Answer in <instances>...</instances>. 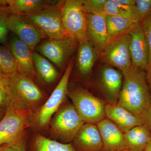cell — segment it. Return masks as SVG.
I'll return each mask as SVG.
<instances>
[{
  "mask_svg": "<svg viewBox=\"0 0 151 151\" xmlns=\"http://www.w3.org/2000/svg\"><path fill=\"white\" fill-rule=\"evenodd\" d=\"M97 126L103 142L102 151H126L124 133L114 123L105 118Z\"/></svg>",
  "mask_w": 151,
  "mask_h": 151,
  "instance_id": "2e32d148",
  "label": "cell"
},
{
  "mask_svg": "<svg viewBox=\"0 0 151 151\" xmlns=\"http://www.w3.org/2000/svg\"><path fill=\"white\" fill-rule=\"evenodd\" d=\"M105 116L117 126L123 133L135 127L143 125L141 118L135 116L118 103H107L105 107Z\"/></svg>",
  "mask_w": 151,
  "mask_h": 151,
  "instance_id": "ac0fdd59",
  "label": "cell"
},
{
  "mask_svg": "<svg viewBox=\"0 0 151 151\" xmlns=\"http://www.w3.org/2000/svg\"><path fill=\"white\" fill-rule=\"evenodd\" d=\"M124 136L125 148L129 151H145L151 140V132L144 125L132 128Z\"/></svg>",
  "mask_w": 151,
  "mask_h": 151,
  "instance_id": "7402d4cb",
  "label": "cell"
},
{
  "mask_svg": "<svg viewBox=\"0 0 151 151\" xmlns=\"http://www.w3.org/2000/svg\"><path fill=\"white\" fill-rule=\"evenodd\" d=\"M36 78L42 84L50 86L55 83L59 73L50 61L36 51L33 52Z\"/></svg>",
  "mask_w": 151,
  "mask_h": 151,
  "instance_id": "44dd1931",
  "label": "cell"
},
{
  "mask_svg": "<svg viewBox=\"0 0 151 151\" xmlns=\"http://www.w3.org/2000/svg\"><path fill=\"white\" fill-rule=\"evenodd\" d=\"M84 124L71 102L66 100L50 119L49 138L63 144L71 143Z\"/></svg>",
  "mask_w": 151,
  "mask_h": 151,
  "instance_id": "7a4b0ae2",
  "label": "cell"
},
{
  "mask_svg": "<svg viewBox=\"0 0 151 151\" xmlns=\"http://www.w3.org/2000/svg\"><path fill=\"white\" fill-rule=\"evenodd\" d=\"M14 103H17L11 92L9 76L0 70V107L6 110Z\"/></svg>",
  "mask_w": 151,
  "mask_h": 151,
  "instance_id": "4316f807",
  "label": "cell"
},
{
  "mask_svg": "<svg viewBox=\"0 0 151 151\" xmlns=\"http://www.w3.org/2000/svg\"><path fill=\"white\" fill-rule=\"evenodd\" d=\"M68 97L85 124H97L106 118V104L82 86L68 83Z\"/></svg>",
  "mask_w": 151,
  "mask_h": 151,
  "instance_id": "8992f818",
  "label": "cell"
},
{
  "mask_svg": "<svg viewBox=\"0 0 151 151\" xmlns=\"http://www.w3.org/2000/svg\"><path fill=\"white\" fill-rule=\"evenodd\" d=\"M107 0H82V9L86 14H105Z\"/></svg>",
  "mask_w": 151,
  "mask_h": 151,
  "instance_id": "83f0119b",
  "label": "cell"
},
{
  "mask_svg": "<svg viewBox=\"0 0 151 151\" xmlns=\"http://www.w3.org/2000/svg\"><path fill=\"white\" fill-rule=\"evenodd\" d=\"M7 25L10 32L27 45L33 51L44 39L32 24L22 16L10 15Z\"/></svg>",
  "mask_w": 151,
  "mask_h": 151,
  "instance_id": "7c38bea8",
  "label": "cell"
},
{
  "mask_svg": "<svg viewBox=\"0 0 151 151\" xmlns=\"http://www.w3.org/2000/svg\"><path fill=\"white\" fill-rule=\"evenodd\" d=\"M7 46L15 58L18 71L35 81L36 76L33 57L34 51L14 34L10 37H9Z\"/></svg>",
  "mask_w": 151,
  "mask_h": 151,
  "instance_id": "5bb4252c",
  "label": "cell"
},
{
  "mask_svg": "<svg viewBox=\"0 0 151 151\" xmlns=\"http://www.w3.org/2000/svg\"><path fill=\"white\" fill-rule=\"evenodd\" d=\"M131 36L124 33L111 40L99 57L105 65H109L127 73L132 67L130 50Z\"/></svg>",
  "mask_w": 151,
  "mask_h": 151,
  "instance_id": "ba28073f",
  "label": "cell"
},
{
  "mask_svg": "<svg viewBox=\"0 0 151 151\" xmlns=\"http://www.w3.org/2000/svg\"><path fill=\"white\" fill-rule=\"evenodd\" d=\"M73 66V60H71L51 95L39 110L33 113L31 127L40 131L48 129L52 117L67 100L69 79Z\"/></svg>",
  "mask_w": 151,
  "mask_h": 151,
  "instance_id": "5b68a950",
  "label": "cell"
},
{
  "mask_svg": "<svg viewBox=\"0 0 151 151\" xmlns=\"http://www.w3.org/2000/svg\"><path fill=\"white\" fill-rule=\"evenodd\" d=\"M0 70L8 76L18 71L15 58L7 45L0 44Z\"/></svg>",
  "mask_w": 151,
  "mask_h": 151,
  "instance_id": "484cf974",
  "label": "cell"
},
{
  "mask_svg": "<svg viewBox=\"0 0 151 151\" xmlns=\"http://www.w3.org/2000/svg\"><path fill=\"white\" fill-rule=\"evenodd\" d=\"M32 115L17 103L8 108L0 122V146L13 142L27 132L31 127Z\"/></svg>",
  "mask_w": 151,
  "mask_h": 151,
  "instance_id": "52a82bcc",
  "label": "cell"
},
{
  "mask_svg": "<svg viewBox=\"0 0 151 151\" xmlns=\"http://www.w3.org/2000/svg\"><path fill=\"white\" fill-rule=\"evenodd\" d=\"M120 4L126 6H136V0H116Z\"/></svg>",
  "mask_w": 151,
  "mask_h": 151,
  "instance_id": "836d02e7",
  "label": "cell"
},
{
  "mask_svg": "<svg viewBox=\"0 0 151 151\" xmlns=\"http://www.w3.org/2000/svg\"><path fill=\"white\" fill-rule=\"evenodd\" d=\"M143 125L151 132V98L150 104L141 117Z\"/></svg>",
  "mask_w": 151,
  "mask_h": 151,
  "instance_id": "d6a6232c",
  "label": "cell"
},
{
  "mask_svg": "<svg viewBox=\"0 0 151 151\" xmlns=\"http://www.w3.org/2000/svg\"><path fill=\"white\" fill-rule=\"evenodd\" d=\"M82 0L64 1L62 7L63 26L79 44L88 42L87 14L82 9Z\"/></svg>",
  "mask_w": 151,
  "mask_h": 151,
  "instance_id": "9c48e42d",
  "label": "cell"
},
{
  "mask_svg": "<svg viewBox=\"0 0 151 151\" xmlns=\"http://www.w3.org/2000/svg\"><path fill=\"white\" fill-rule=\"evenodd\" d=\"M123 74L121 70L105 65L99 70L96 85L107 103H118L122 90Z\"/></svg>",
  "mask_w": 151,
  "mask_h": 151,
  "instance_id": "8fae6325",
  "label": "cell"
},
{
  "mask_svg": "<svg viewBox=\"0 0 151 151\" xmlns=\"http://www.w3.org/2000/svg\"><path fill=\"white\" fill-rule=\"evenodd\" d=\"M136 7L141 22L151 13V0H136Z\"/></svg>",
  "mask_w": 151,
  "mask_h": 151,
  "instance_id": "1f68e13d",
  "label": "cell"
},
{
  "mask_svg": "<svg viewBox=\"0 0 151 151\" xmlns=\"http://www.w3.org/2000/svg\"><path fill=\"white\" fill-rule=\"evenodd\" d=\"M144 35L148 45L149 57L148 66L151 64V13L141 22ZM147 66V67H148Z\"/></svg>",
  "mask_w": 151,
  "mask_h": 151,
  "instance_id": "4dcf8cb0",
  "label": "cell"
},
{
  "mask_svg": "<svg viewBox=\"0 0 151 151\" xmlns=\"http://www.w3.org/2000/svg\"><path fill=\"white\" fill-rule=\"evenodd\" d=\"M128 32L131 36L130 50L132 66L146 70L148 64V45L141 22L132 27Z\"/></svg>",
  "mask_w": 151,
  "mask_h": 151,
  "instance_id": "4fadbf2b",
  "label": "cell"
},
{
  "mask_svg": "<svg viewBox=\"0 0 151 151\" xmlns=\"http://www.w3.org/2000/svg\"><path fill=\"white\" fill-rule=\"evenodd\" d=\"M54 1L46 0H0V10L9 15L26 16L41 11Z\"/></svg>",
  "mask_w": 151,
  "mask_h": 151,
  "instance_id": "d6986e66",
  "label": "cell"
},
{
  "mask_svg": "<svg viewBox=\"0 0 151 151\" xmlns=\"http://www.w3.org/2000/svg\"><path fill=\"white\" fill-rule=\"evenodd\" d=\"M9 15L0 10V44L7 45L8 44L9 30L7 19Z\"/></svg>",
  "mask_w": 151,
  "mask_h": 151,
  "instance_id": "f546056e",
  "label": "cell"
},
{
  "mask_svg": "<svg viewBox=\"0 0 151 151\" xmlns=\"http://www.w3.org/2000/svg\"><path fill=\"white\" fill-rule=\"evenodd\" d=\"M145 71L147 81L150 87L151 94V64L147 67Z\"/></svg>",
  "mask_w": 151,
  "mask_h": 151,
  "instance_id": "e575fe53",
  "label": "cell"
},
{
  "mask_svg": "<svg viewBox=\"0 0 151 151\" xmlns=\"http://www.w3.org/2000/svg\"><path fill=\"white\" fill-rule=\"evenodd\" d=\"M105 14L122 17L137 23L141 22L136 6H126L120 4L116 0H107L105 4Z\"/></svg>",
  "mask_w": 151,
  "mask_h": 151,
  "instance_id": "cb8c5ba5",
  "label": "cell"
},
{
  "mask_svg": "<svg viewBox=\"0 0 151 151\" xmlns=\"http://www.w3.org/2000/svg\"><path fill=\"white\" fill-rule=\"evenodd\" d=\"M63 1H54L37 12L22 16L31 23L44 39H59L70 37L63 24Z\"/></svg>",
  "mask_w": 151,
  "mask_h": 151,
  "instance_id": "277c9868",
  "label": "cell"
},
{
  "mask_svg": "<svg viewBox=\"0 0 151 151\" xmlns=\"http://www.w3.org/2000/svg\"><path fill=\"white\" fill-rule=\"evenodd\" d=\"M9 77L11 92L15 102L33 113L37 112L48 98L46 92L34 80L18 71Z\"/></svg>",
  "mask_w": 151,
  "mask_h": 151,
  "instance_id": "3957f363",
  "label": "cell"
},
{
  "mask_svg": "<svg viewBox=\"0 0 151 151\" xmlns=\"http://www.w3.org/2000/svg\"><path fill=\"white\" fill-rule=\"evenodd\" d=\"M71 144L76 151H102L103 142L97 124H84Z\"/></svg>",
  "mask_w": 151,
  "mask_h": 151,
  "instance_id": "e0dca14e",
  "label": "cell"
},
{
  "mask_svg": "<svg viewBox=\"0 0 151 151\" xmlns=\"http://www.w3.org/2000/svg\"><path fill=\"white\" fill-rule=\"evenodd\" d=\"M123 74V85L117 103L141 118L151 98L146 71L132 66L129 71Z\"/></svg>",
  "mask_w": 151,
  "mask_h": 151,
  "instance_id": "6da1fadb",
  "label": "cell"
},
{
  "mask_svg": "<svg viewBox=\"0 0 151 151\" xmlns=\"http://www.w3.org/2000/svg\"><path fill=\"white\" fill-rule=\"evenodd\" d=\"M105 17V14H87L88 41L99 56L109 42Z\"/></svg>",
  "mask_w": 151,
  "mask_h": 151,
  "instance_id": "9a60e30c",
  "label": "cell"
},
{
  "mask_svg": "<svg viewBox=\"0 0 151 151\" xmlns=\"http://www.w3.org/2000/svg\"><path fill=\"white\" fill-rule=\"evenodd\" d=\"M99 55L89 42L80 44L77 48L76 66L79 75L83 78H88Z\"/></svg>",
  "mask_w": 151,
  "mask_h": 151,
  "instance_id": "ffe728a7",
  "label": "cell"
},
{
  "mask_svg": "<svg viewBox=\"0 0 151 151\" xmlns=\"http://www.w3.org/2000/svg\"><path fill=\"white\" fill-rule=\"evenodd\" d=\"M145 151H151V140L146 147Z\"/></svg>",
  "mask_w": 151,
  "mask_h": 151,
  "instance_id": "8d00e7d4",
  "label": "cell"
},
{
  "mask_svg": "<svg viewBox=\"0 0 151 151\" xmlns=\"http://www.w3.org/2000/svg\"><path fill=\"white\" fill-rule=\"evenodd\" d=\"M27 131L9 144L0 146V151H27Z\"/></svg>",
  "mask_w": 151,
  "mask_h": 151,
  "instance_id": "f1b7e54d",
  "label": "cell"
},
{
  "mask_svg": "<svg viewBox=\"0 0 151 151\" xmlns=\"http://www.w3.org/2000/svg\"><path fill=\"white\" fill-rule=\"evenodd\" d=\"M105 19L109 42L117 36L127 32L132 27L138 23L122 17L108 15H106Z\"/></svg>",
  "mask_w": 151,
  "mask_h": 151,
  "instance_id": "d4e9b609",
  "label": "cell"
},
{
  "mask_svg": "<svg viewBox=\"0 0 151 151\" xmlns=\"http://www.w3.org/2000/svg\"><path fill=\"white\" fill-rule=\"evenodd\" d=\"M79 45L73 38L59 39H46L40 42L35 48L36 52L63 69Z\"/></svg>",
  "mask_w": 151,
  "mask_h": 151,
  "instance_id": "30bf717a",
  "label": "cell"
},
{
  "mask_svg": "<svg viewBox=\"0 0 151 151\" xmlns=\"http://www.w3.org/2000/svg\"><path fill=\"white\" fill-rule=\"evenodd\" d=\"M27 151H76L71 143L63 144L35 133L27 145Z\"/></svg>",
  "mask_w": 151,
  "mask_h": 151,
  "instance_id": "603a6c76",
  "label": "cell"
},
{
  "mask_svg": "<svg viewBox=\"0 0 151 151\" xmlns=\"http://www.w3.org/2000/svg\"><path fill=\"white\" fill-rule=\"evenodd\" d=\"M6 113V110L0 107V122L1 121L2 119L5 116Z\"/></svg>",
  "mask_w": 151,
  "mask_h": 151,
  "instance_id": "d590c367",
  "label": "cell"
},
{
  "mask_svg": "<svg viewBox=\"0 0 151 151\" xmlns=\"http://www.w3.org/2000/svg\"><path fill=\"white\" fill-rule=\"evenodd\" d=\"M129 151L126 150V151Z\"/></svg>",
  "mask_w": 151,
  "mask_h": 151,
  "instance_id": "74e56055",
  "label": "cell"
}]
</instances>
